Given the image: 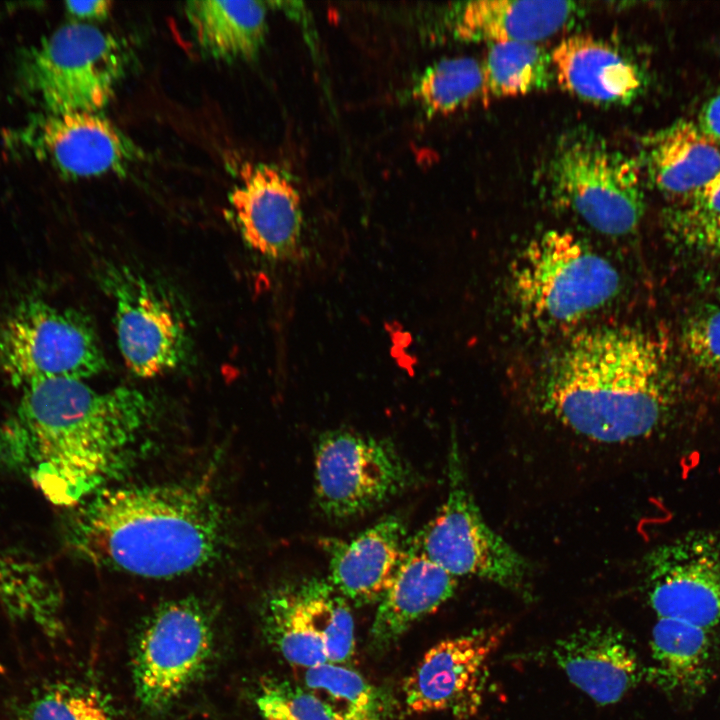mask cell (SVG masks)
Returning a JSON list of instances; mask_svg holds the SVG:
<instances>
[{"mask_svg": "<svg viewBox=\"0 0 720 720\" xmlns=\"http://www.w3.org/2000/svg\"><path fill=\"white\" fill-rule=\"evenodd\" d=\"M697 125L710 139L720 142V90L701 108Z\"/></svg>", "mask_w": 720, "mask_h": 720, "instance_id": "obj_36", "label": "cell"}, {"mask_svg": "<svg viewBox=\"0 0 720 720\" xmlns=\"http://www.w3.org/2000/svg\"><path fill=\"white\" fill-rule=\"evenodd\" d=\"M264 624L269 639L290 665L304 670L328 662L297 582L270 595L265 604Z\"/></svg>", "mask_w": 720, "mask_h": 720, "instance_id": "obj_26", "label": "cell"}, {"mask_svg": "<svg viewBox=\"0 0 720 720\" xmlns=\"http://www.w3.org/2000/svg\"><path fill=\"white\" fill-rule=\"evenodd\" d=\"M239 176L229 201L243 240L271 259L295 255L303 225L297 189L267 164H246Z\"/></svg>", "mask_w": 720, "mask_h": 720, "instance_id": "obj_15", "label": "cell"}, {"mask_svg": "<svg viewBox=\"0 0 720 720\" xmlns=\"http://www.w3.org/2000/svg\"><path fill=\"white\" fill-rule=\"evenodd\" d=\"M620 277L604 257L562 231H548L522 251L512 273L519 310L544 325H565L597 311L617 294Z\"/></svg>", "mask_w": 720, "mask_h": 720, "instance_id": "obj_5", "label": "cell"}, {"mask_svg": "<svg viewBox=\"0 0 720 720\" xmlns=\"http://www.w3.org/2000/svg\"><path fill=\"white\" fill-rule=\"evenodd\" d=\"M95 329L82 312L26 300L0 319V373L17 387L84 380L105 368Z\"/></svg>", "mask_w": 720, "mask_h": 720, "instance_id": "obj_6", "label": "cell"}, {"mask_svg": "<svg viewBox=\"0 0 720 720\" xmlns=\"http://www.w3.org/2000/svg\"><path fill=\"white\" fill-rule=\"evenodd\" d=\"M642 568L658 618L707 630L720 625V526L691 530L658 545Z\"/></svg>", "mask_w": 720, "mask_h": 720, "instance_id": "obj_11", "label": "cell"}, {"mask_svg": "<svg viewBox=\"0 0 720 720\" xmlns=\"http://www.w3.org/2000/svg\"><path fill=\"white\" fill-rule=\"evenodd\" d=\"M549 176L557 199L596 231L626 236L639 226L645 202L638 165L599 137H563Z\"/></svg>", "mask_w": 720, "mask_h": 720, "instance_id": "obj_8", "label": "cell"}, {"mask_svg": "<svg viewBox=\"0 0 720 720\" xmlns=\"http://www.w3.org/2000/svg\"><path fill=\"white\" fill-rule=\"evenodd\" d=\"M482 68L484 101L491 97L520 96L544 89L554 77L551 56L539 43L491 44Z\"/></svg>", "mask_w": 720, "mask_h": 720, "instance_id": "obj_28", "label": "cell"}, {"mask_svg": "<svg viewBox=\"0 0 720 720\" xmlns=\"http://www.w3.org/2000/svg\"><path fill=\"white\" fill-rule=\"evenodd\" d=\"M412 95L430 116L454 113L484 99L482 64L471 57L440 60L422 73Z\"/></svg>", "mask_w": 720, "mask_h": 720, "instance_id": "obj_29", "label": "cell"}, {"mask_svg": "<svg viewBox=\"0 0 720 720\" xmlns=\"http://www.w3.org/2000/svg\"><path fill=\"white\" fill-rule=\"evenodd\" d=\"M456 578L419 553L408 541L396 574L379 601L369 634L370 645L384 650L417 621L452 597Z\"/></svg>", "mask_w": 720, "mask_h": 720, "instance_id": "obj_19", "label": "cell"}, {"mask_svg": "<svg viewBox=\"0 0 720 720\" xmlns=\"http://www.w3.org/2000/svg\"><path fill=\"white\" fill-rule=\"evenodd\" d=\"M417 482V473L388 440L336 429L323 433L316 443L315 499L329 518L370 512Z\"/></svg>", "mask_w": 720, "mask_h": 720, "instance_id": "obj_9", "label": "cell"}, {"mask_svg": "<svg viewBox=\"0 0 720 720\" xmlns=\"http://www.w3.org/2000/svg\"><path fill=\"white\" fill-rule=\"evenodd\" d=\"M0 606L9 619L51 640L64 632L56 585L36 565L0 551Z\"/></svg>", "mask_w": 720, "mask_h": 720, "instance_id": "obj_24", "label": "cell"}, {"mask_svg": "<svg viewBox=\"0 0 720 720\" xmlns=\"http://www.w3.org/2000/svg\"><path fill=\"white\" fill-rule=\"evenodd\" d=\"M297 586L328 662L348 663L355 651V629L347 599L328 579L308 578L298 581Z\"/></svg>", "mask_w": 720, "mask_h": 720, "instance_id": "obj_30", "label": "cell"}, {"mask_svg": "<svg viewBox=\"0 0 720 720\" xmlns=\"http://www.w3.org/2000/svg\"><path fill=\"white\" fill-rule=\"evenodd\" d=\"M537 402L570 431L599 443L665 438L681 426L664 343L636 328L575 335L552 360Z\"/></svg>", "mask_w": 720, "mask_h": 720, "instance_id": "obj_2", "label": "cell"}, {"mask_svg": "<svg viewBox=\"0 0 720 720\" xmlns=\"http://www.w3.org/2000/svg\"><path fill=\"white\" fill-rule=\"evenodd\" d=\"M646 167L663 193L689 198L720 173V147L697 123L679 120L652 135Z\"/></svg>", "mask_w": 720, "mask_h": 720, "instance_id": "obj_21", "label": "cell"}, {"mask_svg": "<svg viewBox=\"0 0 720 720\" xmlns=\"http://www.w3.org/2000/svg\"><path fill=\"white\" fill-rule=\"evenodd\" d=\"M8 144L70 179L119 173L140 156L130 138L101 112H36L10 132Z\"/></svg>", "mask_w": 720, "mask_h": 720, "instance_id": "obj_12", "label": "cell"}, {"mask_svg": "<svg viewBox=\"0 0 720 720\" xmlns=\"http://www.w3.org/2000/svg\"><path fill=\"white\" fill-rule=\"evenodd\" d=\"M681 346L690 362L710 377H720V306L692 312L681 328Z\"/></svg>", "mask_w": 720, "mask_h": 720, "instance_id": "obj_32", "label": "cell"}, {"mask_svg": "<svg viewBox=\"0 0 720 720\" xmlns=\"http://www.w3.org/2000/svg\"><path fill=\"white\" fill-rule=\"evenodd\" d=\"M302 682L339 720H388L392 712L389 696L345 665L326 662L304 669Z\"/></svg>", "mask_w": 720, "mask_h": 720, "instance_id": "obj_25", "label": "cell"}, {"mask_svg": "<svg viewBox=\"0 0 720 720\" xmlns=\"http://www.w3.org/2000/svg\"><path fill=\"white\" fill-rule=\"evenodd\" d=\"M12 720H112L102 695L74 679L44 678L10 703Z\"/></svg>", "mask_w": 720, "mask_h": 720, "instance_id": "obj_27", "label": "cell"}, {"mask_svg": "<svg viewBox=\"0 0 720 720\" xmlns=\"http://www.w3.org/2000/svg\"><path fill=\"white\" fill-rule=\"evenodd\" d=\"M184 11L198 45L214 59L250 61L264 45L267 7L262 1L192 0Z\"/></svg>", "mask_w": 720, "mask_h": 720, "instance_id": "obj_23", "label": "cell"}, {"mask_svg": "<svg viewBox=\"0 0 720 720\" xmlns=\"http://www.w3.org/2000/svg\"><path fill=\"white\" fill-rule=\"evenodd\" d=\"M125 68V53L113 35L75 21L22 50L16 84L37 112H101Z\"/></svg>", "mask_w": 720, "mask_h": 720, "instance_id": "obj_4", "label": "cell"}, {"mask_svg": "<svg viewBox=\"0 0 720 720\" xmlns=\"http://www.w3.org/2000/svg\"><path fill=\"white\" fill-rule=\"evenodd\" d=\"M115 304V330L127 367L152 378L180 366L189 338L184 323L165 296L126 266L109 265L101 275Z\"/></svg>", "mask_w": 720, "mask_h": 720, "instance_id": "obj_13", "label": "cell"}, {"mask_svg": "<svg viewBox=\"0 0 720 720\" xmlns=\"http://www.w3.org/2000/svg\"><path fill=\"white\" fill-rule=\"evenodd\" d=\"M448 491L436 515L409 543L452 576L478 577L523 591L530 565L483 518L470 491L458 441L448 454Z\"/></svg>", "mask_w": 720, "mask_h": 720, "instance_id": "obj_7", "label": "cell"}, {"mask_svg": "<svg viewBox=\"0 0 720 720\" xmlns=\"http://www.w3.org/2000/svg\"><path fill=\"white\" fill-rule=\"evenodd\" d=\"M502 635L497 628L478 630L431 647L403 683L407 712L465 716L475 711L486 662Z\"/></svg>", "mask_w": 720, "mask_h": 720, "instance_id": "obj_14", "label": "cell"}, {"mask_svg": "<svg viewBox=\"0 0 720 720\" xmlns=\"http://www.w3.org/2000/svg\"><path fill=\"white\" fill-rule=\"evenodd\" d=\"M688 199L683 209L699 215L720 217V173Z\"/></svg>", "mask_w": 720, "mask_h": 720, "instance_id": "obj_34", "label": "cell"}, {"mask_svg": "<svg viewBox=\"0 0 720 720\" xmlns=\"http://www.w3.org/2000/svg\"><path fill=\"white\" fill-rule=\"evenodd\" d=\"M256 705L264 720H339L312 693L285 680L262 681Z\"/></svg>", "mask_w": 720, "mask_h": 720, "instance_id": "obj_31", "label": "cell"}, {"mask_svg": "<svg viewBox=\"0 0 720 720\" xmlns=\"http://www.w3.org/2000/svg\"><path fill=\"white\" fill-rule=\"evenodd\" d=\"M577 11L569 1H470L458 9L454 32L465 41L538 43L566 28Z\"/></svg>", "mask_w": 720, "mask_h": 720, "instance_id": "obj_20", "label": "cell"}, {"mask_svg": "<svg viewBox=\"0 0 720 720\" xmlns=\"http://www.w3.org/2000/svg\"><path fill=\"white\" fill-rule=\"evenodd\" d=\"M553 656L570 682L601 705L618 702L642 676L635 651L610 627L567 635L555 643Z\"/></svg>", "mask_w": 720, "mask_h": 720, "instance_id": "obj_17", "label": "cell"}, {"mask_svg": "<svg viewBox=\"0 0 720 720\" xmlns=\"http://www.w3.org/2000/svg\"><path fill=\"white\" fill-rule=\"evenodd\" d=\"M111 7L112 2L108 0L65 2L67 12L79 20H104L110 14Z\"/></svg>", "mask_w": 720, "mask_h": 720, "instance_id": "obj_35", "label": "cell"}, {"mask_svg": "<svg viewBox=\"0 0 720 720\" xmlns=\"http://www.w3.org/2000/svg\"><path fill=\"white\" fill-rule=\"evenodd\" d=\"M76 507L69 545L99 567L171 578L209 565L224 545L221 512L196 488L106 487Z\"/></svg>", "mask_w": 720, "mask_h": 720, "instance_id": "obj_3", "label": "cell"}, {"mask_svg": "<svg viewBox=\"0 0 720 720\" xmlns=\"http://www.w3.org/2000/svg\"><path fill=\"white\" fill-rule=\"evenodd\" d=\"M558 85L587 102L621 104L641 86L634 64L608 43L586 34L564 38L551 53Z\"/></svg>", "mask_w": 720, "mask_h": 720, "instance_id": "obj_18", "label": "cell"}, {"mask_svg": "<svg viewBox=\"0 0 720 720\" xmlns=\"http://www.w3.org/2000/svg\"><path fill=\"white\" fill-rule=\"evenodd\" d=\"M214 630L207 610L194 599L164 603L147 619L132 660L135 695L148 712L167 710L205 671Z\"/></svg>", "mask_w": 720, "mask_h": 720, "instance_id": "obj_10", "label": "cell"}, {"mask_svg": "<svg viewBox=\"0 0 720 720\" xmlns=\"http://www.w3.org/2000/svg\"><path fill=\"white\" fill-rule=\"evenodd\" d=\"M152 412L135 388L99 392L73 379L27 386L0 424V466L26 477L50 503L76 507L125 467Z\"/></svg>", "mask_w": 720, "mask_h": 720, "instance_id": "obj_1", "label": "cell"}, {"mask_svg": "<svg viewBox=\"0 0 720 720\" xmlns=\"http://www.w3.org/2000/svg\"><path fill=\"white\" fill-rule=\"evenodd\" d=\"M649 676L667 693L702 696L712 679L711 630L672 618H658L650 640Z\"/></svg>", "mask_w": 720, "mask_h": 720, "instance_id": "obj_22", "label": "cell"}, {"mask_svg": "<svg viewBox=\"0 0 720 720\" xmlns=\"http://www.w3.org/2000/svg\"><path fill=\"white\" fill-rule=\"evenodd\" d=\"M404 522L390 515L347 540L326 543L329 582L357 605L380 601L405 555Z\"/></svg>", "mask_w": 720, "mask_h": 720, "instance_id": "obj_16", "label": "cell"}, {"mask_svg": "<svg viewBox=\"0 0 720 720\" xmlns=\"http://www.w3.org/2000/svg\"><path fill=\"white\" fill-rule=\"evenodd\" d=\"M718 296L720 297V287L718 288Z\"/></svg>", "mask_w": 720, "mask_h": 720, "instance_id": "obj_37", "label": "cell"}, {"mask_svg": "<svg viewBox=\"0 0 720 720\" xmlns=\"http://www.w3.org/2000/svg\"><path fill=\"white\" fill-rule=\"evenodd\" d=\"M669 228L680 245L720 259V217L699 215L680 208L671 213Z\"/></svg>", "mask_w": 720, "mask_h": 720, "instance_id": "obj_33", "label": "cell"}]
</instances>
